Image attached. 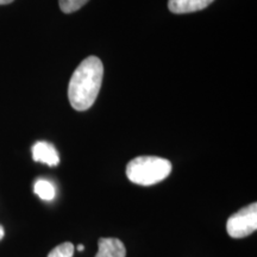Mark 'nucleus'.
Here are the masks:
<instances>
[{
  "instance_id": "nucleus-2",
  "label": "nucleus",
  "mask_w": 257,
  "mask_h": 257,
  "mask_svg": "<svg viewBox=\"0 0 257 257\" xmlns=\"http://www.w3.org/2000/svg\"><path fill=\"white\" fill-rule=\"evenodd\" d=\"M172 172V163L157 156H140L126 166V176L131 182L141 186H152L165 180Z\"/></svg>"
},
{
  "instance_id": "nucleus-9",
  "label": "nucleus",
  "mask_w": 257,
  "mask_h": 257,
  "mask_svg": "<svg viewBox=\"0 0 257 257\" xmlns=\"http://www.w3.org/2000/svg\"><path fill=\"white\" fill-rule=\"evenodd\" d=\"M74 245L70 242H66L57 245L49 252L48 257H73L74 255Z\"/></svg>"
},
{
  "instance_id": "nucleus-7",
  "label": "nucleus",
  "mask_w": 257,
  "mask_h": 257,
  "mask_svg": "<svg viewBox=\"0 0 257 257\" xmlns=\"http://www.w3.org/2000/svg\"><path fill=\"white\" fill-rule=\"evenodd\" d=\"M34 192L37 194L42 200H53L55 198V186L51 184L50 181L44 179H40L35 182L34 185Z\"/></svg>"
},
{
  "instance_id": "nucleus-11",
  "label": "nucleus",
  "mask_w": 257,
  "mask_h": 257,
  "mask_svg": "<svg viewBox=\"0 0 257 257\" xmlns=\"http://www.w3.org/2000/svg\"><path fill=\"white\" fill-rule=\"evenodd\" d=\"M15 2V0H0V5H6V4H10V3Z\"/></svg>"
},
{
  "instance_id": "nucleus-4",
  "label": "nucleus",
  "mask_w": 257,
  "mask_h": 257,
  "mask_svg": "<svg viewBox=\"0 0 257 257\" xmlns=\"http://www.w3.org/2000/svg\"><path fill=\"white\" fill-rule=\"evenodd\" d=\"M32 159L36 162L44 163L50 167H55L60 163V156L56 148L51 143L37 142L32 147Z\"/></svg>"
},
{
  "instance_id": "nucleus-8",
  "label": "nucleus",
  "mask_w": 257,
  "mask_h": 257,
  "mask_svg": "<svg viewBox=\"0 0 257 257\" xmlns=\"http://www.w3.org/2000/svg\"><path fill=\"white\" fill-rule=\"evenodd\" d=\"M88 3V0H59L61 11L64 14H72L78 11Z\"/></svg>"
},
{
  "instance_id": "nucleus-1",
  "label": "nucleus",
  "mask_w": 257,
  "mask_h": 257,
  "mask_svg": "<svg viewBox=\"0 0 257 257\" xmlns=\"http://www.w3.org/2000/svg\"><path fill=\"white\" fill-rule=\"evenodd\" d=\"M104 66L96 56H88L73 73L68 86L70 105L76 111H86L96 100L100 91Z\"/></svg>"
},
{
  "instance_id": "nucleus-12",
  "label": "nucleus",
  "mask_w": 257,
  "mask_h": 257,
  "mask_svg": "<svg viewBox=\"0 0 257 257\" xmlns=\"http://www.w3.org/2000/svg\"><path fill=\"white\" fill-rule=\"evenodd\" d=\"M83 249H85V246L81 245V244H80V245H78V250H79V251H83Z\"/></svg>"
},
{
  "instance_id": "nucleus-6",
  "label": "nucleus",
  "mask_w": 257,
  "mask_h": 257,
  "mask_svg": "<svg viewBox=\"0 0 257 257\" xmlns=\"http://www.w3.org/2000/svg\"><path fill=\"white\" fill-rule=\"evenodd\" d=\"M98 253L95 257H125L126 249L123 242L117 238H99Z\"/></svg>"
},
{
  "instance_id": "nucleus-10",
  "label": "nucleus",
  "mask_w": 257,
  "mask_h": 257,
  "mask_svg": "<svg viewBox=\"0 0 257 257\" xmlns=\"http://www.w3.org/2000/svg\"><path fill=\"white\" fill-rule=\"evenodd\" d=\"M4 234H5V231H4V227L2 226V225H0V240L3 239V237H4Z\"/></svg>"
},
{
  "instance_id": "nucleus-3",
  "label": "nucleus",
  "mask_w": 257,
  "mask_h": 257,
  "mask_svg": "<svg viewBox=\"0 0 257 257\" xmlns=\"http://www.w3.org/2000/svg\"><path fill=\"white\" fill-rule=\"evenodd\" d=\"M257 230V204L242 208L227 219L226 231L232 238H244Z\"/></svg>"
},
{
  "instance_id": "nucleus-5",
  "label": "nucleus",
  "mask_w": 257,
  "mask_h": 257,
  "mask_svg": "<svg viewBox=\"0 0 257 257\" xmlns=\"http://www.w3.org/2000/svg\"><path fill=\"white\" fill-rule=\"evenodd\" d=\"M214 0H169L168 9L173 14H191L204 10Z\"/></svg>"
}]
</instances>
